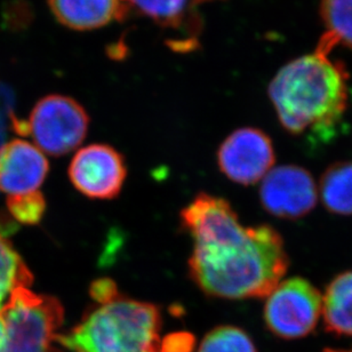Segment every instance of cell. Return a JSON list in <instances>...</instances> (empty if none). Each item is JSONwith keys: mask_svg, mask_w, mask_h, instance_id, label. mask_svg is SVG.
<instances>
[{"mask_svg": "<svg viewBox=\"0 0 352 352\" xmlns=\"http://www.w3.org/2000/svg\"><path fill=\"white\" fill-rule=\"evenodd\" d=\"M179 217L193 241L190 277L208 296L267 298L287 272L279 232L267 224L245 227L224 198L198 193Z\"/></svg>", "mask_w": 352, "mask_h": 352, "instance_id": "cell-1", "label": "cell"}, {"mask_svg": "<svg viewBox=\"0 0 352 352\" xmlns=\"http://www.w3.org/2000/svg\"><path fill=\"white\" fill-rule=\"evenodd\" d=\"M315 51L288 62L269 85V98L285 131L325 144L338 134L348 107V72Z\"/></svg>", "mask_w": 352, "mask_h": 352, "instance_id": "cell-2", "label": "cell"}, {"mask_svg": "<svg viewBox=\"0 0 352 352\" xmlns=\"http://www.w3.org/2000/svg\"><path fill=\"white\" fill-rule=\"evenodd\" d=\"M160 327L158 307L119 294L55 341L72 352H160Z\"/></svg>", "mask_w": 352, "mask_h": 352, "instance_id": "cell-3", "label": "cell"}, {"mask_svg": "<svg viewBox=\"0 0 352 352\" xmlns=\"http://www.w3.org/2000/svg\"><path fill=\"white\" fill-rule=\"evenodd\" d=\"M0 314L7 331L3 352H56L52 343L65 316L58 298L19 287Z\"/></svg>", "mask_w": 352, "mask_h": 352, "instance_id": "cell-4", "label": "cell"}, {"mask_svg": "<svg viewBox=\"0 0 352 352\" xmlns=\"http://www.w3.org/2000/svg\"><path fill=\"white\" fill-rule=\"evenodd\" d=\"M27 135L51 156H65L77 149L87 135L89 117L78 102L63 95H48L34 105Z\"/></svg>", "mask_w": 352, "mask_h": 352, "instance_id": "cell-5", "label": "cell"}, {"mask_svg": "<svg viewBox=\"0 0 352 352\" xmlns=\"http://www.w3.org/2000/svg\"><path fill=\"white\" fill-rule=\"evenodd\" d=\"M322 314L320 292L305 278L283 280L267 296L264 320L281 339H301L316 329Z\"/></svg>", "mask_w": 352, "mask_h": 352, "instance_id": "cell-6", "label": "cell"}, {"mask_svg": "<svg viewBox=\"0 0 352 352\" xmlns=\"http://www.w3.org/2000/svg\"><path fill=\"white\" fill-rule=\"evenodd\" d=\"M276 155L269 136L258 129L244 127L231 133L217 150V165L232 182L252 186L274 166Z\"/></svg>", "mask_w": 352, "mask_h": 352, "instance_id": "cell-7", "label": "cell"}, {"mask_svg": "<svg viewBox=\"0 0 352 352\" xmlns=\"http://www.w3.org/2000/svg\"><path fill=\"white\" fill-rule=\"evenodd\" d=\"M318 186L303 167L283 165L264 176L260 201L267 213L280 219L296 220L308 215L318 201Z\"/></svg>", "mask_w": 352, "mask_h": 352, "instance_id": "cell-8", "label": "cell"}, {"mask_svg": "<svg viewBox=\"0 0 352 352\" xmlns=\"http://www.w3.org/2000/svg\"><path fill=\"white\" fill-rule=\"evenodd\" d=\"M69 177L76 189L91 199L118 197L127 175L122 153L107 144H91L79 150L70 163Z\"/></svg>", "mask_w": 352, "mask_h": 352, "instance_id": "cell-9", "label": "cell"}, {"mask_svg": "<svg viewBox=\"0 0 352 352\" xmlns=\"http://www.w3.org/2000/svg\"><path fill=\"white\" fill-rule=\"evenodd\" d=\"M50 170L41 150L22 140H13L0 148V191L20 196L38 191Z\"/></svg>", "mask_w": 352, "mask_h": 352, "instance_id": "cell-10", "label": "cell"}, {"mask_svg": "<svg viewBox=\"0 0 352 352\" xmlns=\"http://www.w3.org/2000/svg\"><path fill=\"white\" fill-rule=\"evenodd\" d=\"M48 5L60 23L78 31L119 22L131 12L122 0H48Z\"/></svg>", "mask_w": 352, "mask_h": 352, "instance_id": "cell-11", "label": "cell"}, {"mask_svg": "<svg viewBox=\"0 0 352 352\" xmlns=\"http://www.w3.org/2000/svg\"><path fill=\"white\" fill-rule=\"evenodd\" d=\"M322 315L326 331L352 336V270L338 274L326 287Z\"/></svg>", "mask_w": 352, "mask_h": 352, "instance_id": "cell-12", "label": "cell"}, {"mask_svg": "<svg viewBox=\"0 0 352 352\" xmlns=\"http://www.w3.org/2000/svg\"><path fill=\"white\" fill-rule=\"evenodd\" d=\"M320 15L325 34L316 51L329 55L338 45L352 48V0H322Z\"/></svg>", "mask_w": 352, "mask_h": 352, "instance_id": "cell-13", "label": "cell"}, {"mask_svg": "<svg viewBox=\"0 0 352 352\" xmlns=\"http://www.w3.org/2000/svg\"><path fill=\"white\" fill-rule=\"evenodd\" d=\"M318 191L329 212L352 215V160L331 165L322 175Z\"/></svg>", "mask_w": 352, "mask_h": 352, "instance_id": "cell-14", "label": "cell"}, {"mask_svg": "<svg viewBox=\"0 0 352 352\" xmlns=\"http://www.w3.org/2000/svg\"><path fill=\"white\" fill-rule=\"evenodd\" d=\"M143 16L149 17L160 27L179 29L186 27V22L192 13L197 0H122Z\"/></svg>", "mask_w": 352, "mask_h": 352, "instance_id": "cell-15", "label": "cell"}, {"mask_svg": "<svg viewBox=\"0 0 352 352\" xmlns=\"http://www.w3.org/2000/svg\"><path fill=\"white\" fill-rule=\"evenodd\" d=\"M32 274L10 241L0 234V311L19 287H29Z\"/></svg>", "mask_w": 352, "mask_h": 352, "instance_id": "cell-16", "label": "cell"}, {"mask_svg": "<svg viewBox=\"0 0 352 352\" xmlns=\"http://www.w3.org/2000/svg\"><path fill=\"white\" fill-rule=\"evenodd\" d=\"M198 352H256V349L243 329L220 326L204 338Z\"/></svg>", "mask_w": 352, "mask_h": 352, "instance_id": "cell-17", "label": "cell"}, {"mask_svg": "<svg viewBox=\"0 0 352 352\" xmlns=\"http://www.w3.org/2000/svg\"><path fill=\"white\" fill-rule=\"evenodd\" d=\"M6 204L10 215L20 223L38 224L46 212V200L39 190L20 196H8Z\"/></svg>", "mask_w": 352, "mask_h": 352, "instance_id": "cell-18", "label": "cell"}, {"mask_svg": "<svg viewBox=\"0 0 352 352\" xmlns=\"http://www.w3.org/2000/svg\"><path fill=\"white\" fill-rule=\"evenodd\" d=\"M89 294L96 303L102 305L117 298L120 293L116 286L115 281L109 278H101L93 281L89 288Z\"/></svg>", "mask_w": 352, "mask_h": 352, "instance_id": "cell-19", "label": "cell"}, {"mask_svg": "<svg viewBox=\"0 0 352 352\" xmlns=\"http://www.w3.org/2000/svg\"><path fill=\"white\" fill-rule=\"evenodd\" d=\"M195 339L189 333H173L160 342V352H191Z\"/></svg>", "mask_w": 352, "mask_h": 352, "instance_id": "cell-20", "label": "cell"}, {"mask_svg": "<svg viewBox=\"0 0 352 352\" xmlns=\"http://www.w3.org/2000/svg\"><path fill=\"white\" fill-rule=\"evenodd\" d=\"M6 325H5V320H3V316H1V314H0V352H3V350H5V346H6Z\"/></svg>", "mask_w": 352, "mask_h": 352, "instance_id": "cell-21", "label": "cell"}, {"mask_svg": "<svg viewBox=\"0 0 352 352\" xmlns=\"http://www.w3.org/2000/svg\"><path fill=\"white\" fill-rule=\"evenodd\" d=\"M324 352H352V349H349V350L327 349V350H325V351H324Z\"/></svg>", "mask_w": 352, "mask_h": 352, "instance_id": "cell-22", "label": "cell"}]
</instances>
